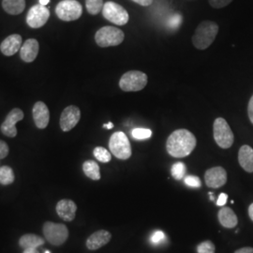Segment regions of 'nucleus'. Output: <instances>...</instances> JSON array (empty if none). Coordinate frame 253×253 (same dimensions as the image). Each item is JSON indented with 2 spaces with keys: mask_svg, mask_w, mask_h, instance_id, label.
<instances>
[{
  "mask_svg": "<svg viewBox=\"0 0 253 253\" xmlns=\"http://www.w3.org/2000/svg\"><path fill=\"white\" fill-rule=\"evenodd\" d=\"M196 138L190 130L180 128L172 132L166 142V150L173 158H185L196 147Z\"/></svg>",
  "mask_w": 253,
  "mask_h": 253,
  "instance_id": "obj_1",
  "label": "nucleus"
},
{
  "mask_svg": "<svg viewBox=\"0 0 253 253\" xmlns=\"http://www.w3.org/2000/svg\"><path fill=\"white\" fill-rule=\"evenodd\" d=\"M217 33V23L213 21H204L196 28L192 37V43L199 50H206L214 42Z\"/></svg>",
  "mask_w": 253,
  "mask_h": 253,
  "instance_id": "obj_2",
  "label": "nucleus"
},
{
  "mask_svg": "<svg viewBox=\"0 0 253 253\" xmlns=\"http://www.w3.org/2000/svg\"><path fill=\"white\" fill-rule=\"evenodd\" d=\"M124 32L118 27H104L97 31L95 35V41L100 47L106 48L121 44L124 41Z\"/></svg>",
  "mask_w": 253,
  "mask_h": 253,
  "instance_id": "obj_3",
  "label": "nucleus"
},
{
  "mask_svg": "<svg viewBox=\"0 0 253 253\" xmlns=\"http://www.w3.org/2000/svg\"><path fill=\"white\" fill-rule=\"evenodd\" d=\"M109 148L112 154L119 160H127L131 157V146L129 140L122 131H117L111 136Z\"/></svg>",
  "mask_w": 253,
  "mask_h": 253,
  "instance_id": "obj_4",
  "label": "nucleus"
},
{
  "mask_svg": "<svg viewBox=\"0 0 253 253\" xmlns=\"http://www.w3.org/2000/svg\"><path fill=\"white\" fill-rule=\"evenodd\" d=\"M147 75L139 71L124 73L119 81V87L125 92H137L144 89L147 84Z\"/></svg>",
  "mask_w": 253,
  "mask_h": 253,
  "instance_id": "obj_5",
  "label": "nucleus"
},
{
  "mask_svg": "<svg viewBox=\"0 0 253 253\" xmlns=\"http://www.w3.org/2000/svg\"><path fill=\"white\" fill-rule=\"evenodd\" d=\"M213 133L214 139L219 147L227 149L234 144L235 136L224 118H218L215 120L213 125Z\"/></svg>",
  "mask_w": 253,
  "mask_h": 253,
  "instance_id": "obj_6",
  "label": "nucleus"
},
{
  "mask_svg": "<svg viewBox=\"0 0 253 253\" xmlns=\"http://www.w3.org/2000/svg\"><path fill=\"white\" fill-rule=\"evenodd\" d=\"M55 13L60 20L72 22L81 17L83 8L81 4L76 0H62L57 4Z\"/></svg>",
  "mask_w": 253,
  "mask_h": 253,
  "instance_id": "obj_7",
  "label": "nucleus"
},
{
  "mask_svg": "<svg viewBox=\"0 0 253 253\" xmlns=\"http://www.w3.org/2000/svg\"><path fill=\"white\" fill-rule=\"evenodd\" d=\"M43 234L50 244L60 246L67 241L69 230L64 224L47 221L43 225Z\"/></svg>",
  "mask_w": 253,
  "mask_h": 253,
  "instance_id": "obj_8",
  "label": "nucleus"
},
{
  "mask_svg": "<svg viewBox=\"0 0 253 253\" xmlns=\"http://www.w3.org/2000/svg\"><path fill=\"white\" fill-rule=\"evenodd\" d=\"M102 14L103 17L108 20L109 22L118 26L126 25L129 19L126 9L113 1H108L104 4L102 9Z\"/></svg>",
  "mask_w": 253,
  "mask_h": 253,
  "instance_id": "obj_9",
  "label": "nucleus"
},
{
  "mask_svg": "<svg viewBox=\"0 0 253 253\" xmlns=\"http://www.w3.org/2000/svg\"><path fill=\"white\" fill-rule=\"evenodd\" d=\"M50 17V10L42 5L33 6L27 16V25L32 28L43 27Z\"/></svg>",
  "mask_w": 253,
  "mask_h": 253,
  "instance_id": "obj_10",
  "label": "nucleus"
},
{
  "mask_svg": "<svg viewBox=\"0 0 253 253\" xmlns=\"http://www.w3.org/2000/svg\"><path fill=\"white\" fill-rule=\"evenodd\" d=\"M23 118H24V113L21 109H12L0 126L1 132L8 137H15L17 135V129L15 126Z\"/></svg>",
  "mask_w": 253,
  "mask_h": 253,
  "instance_id": "obj_11",
  "label": "nucleus"
},
{
  "mask_svg": "<svg viewBox=\"0 0 253 253\" xmlns=\"http://www.w3.org/2000/svg\"><path fill=\"white\" fill-rule=\"evenodd\" d=\"M81 118V111L77 106L70 105L64 109L60 117V127L63 131H70L78 124Z\"/></svg>",
  "mask_w": 253,
  "mask_h": 253,
  "instance_id": "obj_12",
  "label": "nucleus"
},
{
  "mask_svg": "<svg viewBox=\"0 0 253 253\" xmlns=\"http://www.w3.org/2000/svg\"><path fill=\"white\" fill-rule=\"evenodd\" d=\"M205 181L208 188L211 189H217L224 186L227 182L225 169L220 166L208 169L205 173Z\"/></svg>",
  "mask_w": 253,
  "mask_h": 253,
  "instance_id": "obj_13",
  "label": "nucleus"
},
{
  "mask_svg": "<svg viewBox=\"0 0 253 253\" xmlns=\"http://www.w3.org/2000/svg\"><path fill=\"white\" fill-rule=\"evenodd\" d=\"M32 114H33V119L37 127L42 129L48 126L49 120H50V112L44 102L42 101L36 102L33 106Z\"/></svg>",
  "mask_w": 253,
  "mask_h": 253,
  "instance_id": "obj_14",
  "label": "nucleus"
},
{
  "mask_svg": "<svg viewBox=\"0 0 253 253\" xmlns=\"http://www.w3.org/2000/svg\"><path fill=\"white\" fill-rule=\"evenodd\" d=\"M56 213L65 221H72L76 215L77 207L72 200L64 199L56 205Z\"/></svg>",
  "mask_w": 253,
  "mask_h": 253,
  "instance_id": "obj_15",
  "label": "nucleus"
},
{
  "mask_svg": "<svg viewBox=\"0 0 253 253\" xmlns=\"http://www.w3.org/2000/svg\"><path fill=\"white\" fill-rule=\"evenodd\" d=\"M22 47V37L18 34H13L7 37L0 44V50L2 54L11 56L21 50Z\"/></svg>",
  "mask_w": 253,
  "mask_h": 253,
  "instance_id": "obj_16",
  "label": "nucleus"
},
{
  "mask_svg": "<svg viewBox=\"0 0 253 253\" xmlns=\"http://www.w3.org/2000/svg\"><path fill=\"white\" fill-rule=\"evenodd\" d=\"M111 238H112V235L109 233L108 231L100 230V231L95 232L94 234H92L87 238L86 247L90 251L99 250L101 247L108 244Z\"/></svg>",
  "mask_w": 253,
  "mask_h": 253,
  "instance_id": "obj_17",
  "label": "nucleus"
},
{
  "mask_svg": "<svg viewBox=\"0 0 253 253\" xmlns=\"http://www.w3.org/2000/svg\"><path fill=\"white\" fill-rule=\"evenodd\" d=\"M39 54V42L35 39H29L21 47L20 56L23 61L30 63L36 59Z\"/></svg>",
  "mask_w": 253,
  "mask_h": 253,
  "instance_id": "obj_18",
  "label": "nucleus"
},
{
  "mask_svg": "<svg viewBox=\"0 0 253 253\" xmlns=\"http://www.w3.org/2000/svg\"><path fill=\"white\" fill-rule=\"evenodd\" d=\"M238 162L246 172H253V149L252 146H241L238 152Z\"/></svg>",
  "mask_w": 253,
  "mask_h": 253,
  "instance_id": "obj_19",
  "label": "nucleus"
},
{
  "mask_svg": "<svg viewBox=\"0 0 253 253\" xmlns=\"http://www.w3.org/2000/svg\"><path fill=\"white\" fill-rule=\"evenodd\" d=\"M218 221L225 228L231 229L237 225L238 219L233 209L230 208H222L218 211Z\"/></svg>",
  "mask_w": 253,
  "mask_h": 253,
  "instance_id": "obj_20",
  "label": "nucleus"
},
{
  "mask_svg": "<svg viewBox=\"0 0 253 253\" xmlns=\"http://www.w3.org/2000/svg\"><path fill=\"white\" fill-rule=\"evenodd\" d=\"M2 7L7 13L17 15L22 13L26 8V0H3Z\"/></svg>",
  "mask_w": 253,
  "mask_h": 253,
  "instance_id": "obj_21",
  "label": "nucleus"
},
{
  "mask_svg": "<svg viewBox=\"0 0 253 253\" xmlns=\"http://www.w3.org/2000/svg\"><path fill=\"white\" fill-rule=\"evenodd\" d=\"M44 244V239L41 236L32 234H27V235H23L20 240H19V245L27 250V249H37L40 246H42Z\"/></svg>",
  "mask_w": 253,
  "mask_h": 253,
  "instance_id": "obj_22",
  "label": "nucleus"
},
{
  "mask_svg": "<svg viewBox=\"0 0 253 253\" xmlns=\"http://www.w3.org/2000/svg\"><path fill=\"white\" fill-rule=\"evenodd\" d=\"M83 171L84 174L92 180H100V166L94 161H86L83 164Z\"/></svg>",
  "mask_w": 253,
  "mask_h": 253,
  "instance_id": "obj_23",
  "label": "nucleus"
},
{
  "mask_svg": "<svg viewBox=\"0 0 253 253\" xmlns=\"http://www.w3.org/2000/svg\"><path fill=\"white\" fill-rule=\"evenodd\" d=\"M14 172L9 166L0 167V184L10 185L14 181Z\"/></svg>",
  "mask_w": 253,
  "mask_h": 253,
  "instance_id": "obj_24",
  "label": "nucleus"
},
{
  "mask_svg": "<svg viewBox=\"0 0 253 253\" xmlns=\"http://www.w3.org/2000/svg\"><path fill=\"white\" fill-rule=\"evenodd\" d=\"M103 0H85V7L87 11L92 14H99L103 9Z\"/></svg>",
  "mask_w": 253,
  "mask_h": 253,
  "instance_id": "obj_25",
  "label": "nucleus"
},
{
  "mask_svg": "<svg viewBox=\"0 0 253 253\" xmlns=\"http://www.w3.org/2000/svg\"><path fill=\"white\" fill-rule=\"evenodd\" d=\"M172 177L176 180H181L185 177L186 172H187V168L186 165L183 163H175L172 166L171 169Z\"/></svg>",
  "mask_w": 253,
  "mask_h": 253,
  "instance_id": "obj_26",
  "label": "nucleus"
},
{
  "mask_svg": "<svg viewBox=\"0 0 253 253\" xmlns=\"http://www.w3.org/2000/svg\"><path fill=\"white\" fill-rule=\"evenodd\" d=\"M93 154H94L95 158L100 163H109L112 159V155L109 152L108 150L105 149L104 147H101V146L96 147L93 151Z\"/></svg>",
  "mask_w": 253,
  "mask_h": 253,
  "instance_id": "obj_27",
  "label": "nucleus"
},
{
  "mask_svg": "<svg viewBox=\"0 0 253 253\" xmlns=\"http://www.w3.org/2000/svg\"><path fill=\"white\" fill-rule=\"evenodd\" d=\"M132 137L137 140H145L152 136V130L144 127H136L131 131Z\"/></svg>",
  "mask_w": 253,
  "mask_h": 253,
  "instance_id": "obj_28",
  "label": "nucleus"
},
{
  "mask_svg": "<svg viewBox=\"0 0 253 253\" xmlns=\"http://www.w3.org/2000/svg\"><path fill=\"white\" fill-rule=\"evenodd\" d=\"M215 245L211 241H204L197 246L198 253H215Z\"/></svg>",
  "mask_w": 253,
  "mask_h": 253,
  "instance_id": "obj_29",
  "label": "nucleus"
},
{
  "mask_svg": "<svg viewBox=\"0 0 253 253\" xmlns=\"http://www.w3.org/2000/svg\"><path fill=\"white\" fill-rule=\"evenodd\" d=\"M184 181L187 186L191 188H200L202 186V181L198 176L195 175H187Z\"/></svg>",
  "mask_w": 253,
  "mask_h": 253,
  "instance_id": "obj_30",
  "label": "nucleus"
},
{
  "mask_svg": "<svg viewBox=\"0 0 253 253\" xmlns=\"http://www.w3.org/2000/svg\"><path fill=\"white\" fill-rule=\"evenodd\" d=\"M232 1L233 0H208V3L215 9H221L228 6Z\"/></svg>",
  "mask_w": 253,
  "mask_h": 253,
  "instance_id": "obj_31",
  "label": "nucleus"
},
{
  "mask_svg": "<svg viewBox=\"0 0 253 253\" xmlns=\"http://www.w3.org/2000/svg\"><path fill=\"white\" fill-rule=\"evenodd\" d=\"M182 23V16L180 14H174L168 21V26L171 28H177Z\"/></svg>",
  "mask_w": 253,
  "mask_h": 253,
  "instance_id": "obj_32",
  "label": "nucleus"
},
{
  "mask_svg": "<svg viewBox=\"0 0 253 253\" xmlns=\"http://www.w3.org/2000/svg\"><path fill=\"white\" fill-rule=\"evenodd\" d=\"M165 239V235L163 234L162 231H158V232H156L153 235H152V237H151V242L153 243V244H159V243H161L162 241H163Z\"/></svg>",
  "mask_w": 253,
  "mask_h": 253,
  "instance_id": "obj_33",
  "label": "nucleus"
},
{
  "mask_svg": "<svg viewBox=\"0 0 253 253\" xmlns=\"http://www.w3.org/2000/svg\"><path fill=\"white\" fill-rule=\"evenodd\" d=\"M9 155V146L4 142L0 140V159H4Z\"/></svg>",
  "mask_w": 253,
  "mask_h": 253,
  "instance_id": "obj_34",
  "label": "nucleus"
},
{
  "mask_svg": "<svg viewBox=\"0 0 253 253\" xmlns=\"http://www.w3.org/2000/svg\"><path fill=\"white\" fill-rule=\"evenodd\" d=\"M227 199H228V195L225 193H220V195L218 196V199L217 201V206L218 207H223L226 204Z\"/></svg>",
  "mask_w": 253,
  "mask_h": 253,
  "instance_id": "obj_35",
  "label": "nucleus"
},
{
  "mask_svg": "<svg viewBox=\"0 0 253 253\" xmlns=\"http://www.w3.org/2000/svg\"><path fill=\"white\" fill-rule=\"evenodd\" d=\"M248 115L249 118L251 120V122L253 124V95L251 98V100L249 101V105H248Z\"/></svg>",
  "mask_w": 253,
  "mask_h": 253,
  "instance_id": "obj_36",
  "label": "nucleus"
},
{
  "mask_svg": "<svg viewBox=\"0 0 253 253\" xmlns=\"http://www.w3.org/2000/svg\"><path fill=\"white\" fill-rule=\"evenodd\" d=\"M132 1L143 7H147L153 3V0H132Z\"/></svg>",
  "mask_w": 253,
  "mask_h": 253,
  "instance_id": "obj_37",
  "label": "nucleus"
},
{
  "mask_svg": "<svg viewBox=\"0 0 253 253\" xmlns=\"http://www.w3.org/2000/svg\"><path fill=\"white\" fill-rule=\"evenodd\" d=\"M235 253H253V248H251V247L242 248V249L237 250Z\"/></svg>",
  "mask_w": 253,
  "mask_h": 253,
  "instance_id": "obj_38",
  "label": "nucleus"
},
{
  "mask_svg": "<svg viewBox=\"0 0 253 253\" xmlns=\"http://www.w3.org/2000/svg\"><path fill=\"white\" fill-rule=\"evenodd\" d=\"M249 216H250V217L252 218V220L253 221V203L249 208Z\"/></svg>",
  "mask_w": 253,
  "mask_h": 253,
  "instance_id": "obj_39",
  "label": "nucleus"
},
{
  "mask_svg": "<svg viewBox=\"0 0 253 253\" xmlns=\"http://www.w3.org/2000/svg\"><path fill=\"white\" fill-rule=\"evenodd\" d=\"M23 253H39V252L37 251V249H27Z\"/></svg>",
  "mask_w": 253,
  "mask_h": 253,
  "instance_id": "obj_40",
  "label": "nucleus"
},
{
  "mask_svg": "<svg viewBox=\"0 0 253 253\" xmlns=\"http://www.w3.org/2000/svg\"><path fill=\"white\" fill-rule=\"evenodd\" d=\"M103 127H106L107 129H111L114 127V124L112 122H109L108 124H104Z\"/></svg>",
  "mask_w": 253,
  "mask_h": 253,
  "instance_id": "obj_41",
  "label": "nucleus"
},
{
  "mask_svg": "<svg viewBox=\"0 0 253 253\" xmlns=\"http://www.w3.org/2000/svg\"><path fill=\"white\" fill-rule=\"evenodd\" d=\"M49 2H50V0H40V5L46 6V5H47Z\"/></svg>",
  "mask_w": 253,
  "mask_h": 253,
  "instance_id": "obj_42",
  "label": "nucleus"
},
{
  "mask_svg": "<svg viewBox=\"0 0 253 253\" xmlns=\"http://www.w3.org/2000/svg\"><path fill=\"white\" fill-rule=\"evenodd\" d=\"M51 253L50 252H48V251H46L45 253Z\"/></svg>",
  "mask_w": 253,
  "mask_h": 253,
  "instance_id": "obj_43",
  "label": "nucleus"
}]
</instances>
